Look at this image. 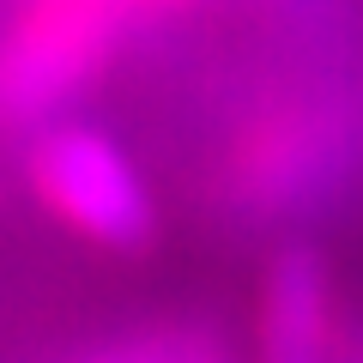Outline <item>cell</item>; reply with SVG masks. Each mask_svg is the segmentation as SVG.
<instances>
[{
    "instance_id": "obj_1",
    "label": "cell",
    "mask_w": 363,
    "mask_h": 363,
    "mask_svg": "<svg viewBox=\"0 0 363 363\" xmlns=\"http://www.w3.org/2000/svg\"><path fill=\"white\" fill-rule=\"evenodd\" d=\"M30 176H37V194L55 206V218L73 224L79 236H91L97 248H121V255H140L157 236V206L145 176L133 169V157L121 152L109 133L97 128H49L37 140L30 157Z\"/></svg>"
},
{
    "instance_id": "obj_2",
    "label": "cell",
    "mask_w": 363,
    "mask_h": 363,
    "mask_svg": "<svg viewBox=\"0 0 363 363\" xmlns=\"http://www.w3.org/2000/svg\"><path fill=\"white\" fill-rule=\"evenodd\" d=\"M333 285L315 248H285L260 285V351L267 363H327Z\"/></svg>"
},
{
    "instance_id": "obj_3",
    "label": "cell",
    "mask_w": 363,
    "mask_h": 363,
    "mask_svg": "<svg viewBox=\"0 0 363 363\" xmlns=\"http://www.w3.org/2000/svg\"><path fill=\"white\" fill-rule=\"evenodd\" d=\"M157 351H116V357H97V363H152Z\"/></svg>"
},
{
    "instance_id": "obj_4",
    "label": "cell",
    "mask_w": 363,
    "mask_h": 363,
    "mask_svg": "<svg viewBox=\"0 0 363 363\" xmlns=\"http://www.w3.org/2000/svg\"><path fill=\"white\" fill-rule=\"evenodd\" d=\"M194 363H212V357H194Z\"/></svg>"
}]
</instances>
